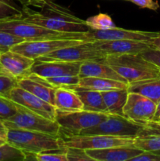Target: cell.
I'll return each mask as SVG.
<instances>
[{
	"label": "cell",
	"mask_w": 160,
	"mask_h": 161,
	"mask_svg": "<svg viewBox=\"0 0 160 161\" xmlns=\"http://www.w3.org/2000/svg\"><path fill=\"white\" fill-rule=\"evenodd\" d=\"M8 130H9V128L6 127L3 119H0V138H3L6 140V138H7Z\"/></svg>",
	"instance_id": "f35d334b"
},
{
	"label": "cell",
	"mask_w": 160,
	"mask_h": 161,
	"mask_svg": "<svg viewBox=\"0 0 160 161\" xmlns=\"http://www.w3.org/2000/svg\"><path fill=\"white\" fill-rule=\"evenodd\" d=\"M64 148L101 149L120 146H132L134 139L104 135H74L61 130L59 135Z\"/></svg>",
	"instance_id": "52a82bcc"
},
{
	"label": "cell",
	"mask_w": 160,
	"mask_h": 161,
	"mask_svg": "<svg viewBox=\"0 0 160 161\" xmlns=\"http://www.w3.org/2000/svg\"><path fill=\"white\" fill-rule=\"evenodd\" d=\"M86 152L93 161H127L131 160L143 151L132 145L101 149H87Z\"/></svg>",
	"instance_id": "e0dca14e"
},
{
	"label": "cell",
	"mask_w": 160,
	"mask_h": 161,
	"mask_svg": "<svg viewBox=\"0 0 160 161\" xmlns=\"http://www.w3.org/2000/svg\"><path fill=\"white\" fill-rule=\"evenodd\" d=\"M160 36V31H146L115 28L106 30H93L89 28L84 33L85 41L104 40H136L150 42L152 39Z\"/></svg>",
	"instance_id": "30bf717a"
},
{
	"label": "cell",
	"mask_w": 160,
	"mask_h": 161,
	"mask_svg": "<svg viewBox=\"0 0 160 161\" xmlns=\"http://www.w3.org/2000/svg\"><path fill=\"white\" fill-rule=\"evenodd\" d=\"M14 1L19 2L22 6H33V7L39 8L45 3V0H14Z\"/></svg>",
	"instance_id": "74e56055"
},
{
	"label": "cell",
	"mask_w": 160,
	"mask_h": 161,
	"mask_svg": "<svg viewBox=\"0 0 160 161\" xmlns=\"http://www.w3.org/2000/svg\"><path fill=\"white\" fill-rule=\"evenodd\" d=\"M86 41L77 39H45L39 41H24L11 48V50L35 60L59 49L76 45Z\"/></svg>",
	"instance_id": "7c38bea8"
},
{
	"label": "cell",
	"mask_w": 160,
	"mask_h": 161,
	"mask_svg": "<svg viewBox=\"0 0 160 161\" xmlns=\"http://www.w3.org/2000/svg\"><path fill=\"white\" fill-rule=\"evenodd\" d=\"M94 46L106 56L108 55L141 54L151 48L150 42L136 40L94 41Z\"/></svg>",
	"instance_id": "9a60e30c"
},
{
	"label": "cell",
	"mask_w": 160,
	"mask_h": 161,
	"mask_svg": "<svg viewBox=\"0 0 160 161\" xmlns=\"http://www.w3.org/2000/svg\"><path fill=\"white\" fill-rule=\"evenodd\" d=\"M109 116L106 113L80 111L61 112L56 110V121L61 127V130L69 134H78L83 130L100 124Z\"/></svg>",
	"instance_id": "ba28073f"
},
{
	"label": "cell",
	"mask_w": 160,
	"mask_h": 161,
	"mask_svg": "<svg viewBox=\"0 0 160 161\" xmlns=\"http://www.w3.org/2000/svg\"><path fill=\"white\" fill-rule=\"evenodd\" d=\"M3 122L9 129L31 130L57 136L61 131V127L56 120L43 117L20 105L17 113Z\"/></svg>",
	"instance_id": "8992f818"
},
{
	"label": "cell",
	"mask_w": 160,
	"mask_h": 161,
	"mask_svg": "<svg viewBox=\"0 0 160 161\" xmlns=\"http://www.w3.org/2000/svg\"><path fill=\"white\" fill-rule=\"evenodd\" d=\"M127 91L141 94L157 104L160 100V78L129 83Z\"/></svg>",
	"instance_id": "cb8c5ba5"
},
{
	"label": "cell",
	"mask_w": 160,
	"mask_h": 161,
	"mask_svg": "<svg viewBox=\"0 0 160 161\" xmlns=\"http://www.w3.org/2000/svg\"><path fill=\"white\" fill-rule=\"evenodd\" d=\"M106 55L94 46L93 42H83L76 45L59 49L45 56L36 58V61H60L67 62L103 61Z\"/></svg>",
	"instance_id": "9c48e42d"
},
{
	"label": "cell",
	"mask_w": 160,
	"mask_h": 161,
	"mask_svg": "<svg viewBox=\"0 0 160 161\" xmlns=\"http://www.w3.org/2000/svg\"><path fill=\"white\" fill-rule=\"evenodd\" d=\"M78 75L80 78L84 77H98L110 79L127 83L126 80L115 72L104 61H85L81 64Z\"/></svg>",
	"instance_id": "d6986e66"
},
{
	"label": "cell",
	"mask_w": 160,
	"mask_h": 161,
	"mask_svg": "<svg viewBox=\"0 0 160 161\" xmlns=\"http://www.w3.org/2000/svg\"><path fill=\"white\" fill-rule=\"evenodd\" d=\"M65 149L67 161H93L84 149L72 147Z\"/></svg>",
	"instance_id": "836d02e7"
},
{
	"label": "cell",
	"mask_w": 160,
	"mask_h": 161,
	"mask_svg": "<svg viewBox=\"0 0 160 161\" xmlns=\"http://www.w3.org/2000/svg\"><path fill=\"white\" fill-rule=\"evenodd\" d=\"M7 142V141H6V139H4V138H0V146H3V145L6 144V143Z\"/></svg>",
	"instance_id": "b9f144b4"
},
{
	"label": "cell",
	"mask_w": 160,
	"mask_h": 161,
	"mask_svg": "<svg viewBox=\"0 0 160 161\" xmlns=\"http://www.w3.org/2000/svg\"><path fill=\"white\" fill-rule=\"evenodd\" d=\"M25 41L22 38L13 36L9 33L0 31V54L9 51L13 47Z\"/></svg>",
	"instance_id": "1f68e13d"
},
{
	"label": "cell",
	"mask_w": 160,
	"mask_h": 161,
	"mask_svg": "<svg viewBox=\"0 0 160 161\" xmlns=\"http://www.w3.org/2000/svg\"><path fill=\"white\" fill-rule=\"evenodd\" d=\"M156 104L147 97L134 92H129L124 105L123 116L137 121L147 123L154 121Z\"/></svg>",
	"instance_id": "4fadbf2b"
},
{
	"label": "cell",
	"mask_w": 160,
	"mask_h": 161,
	"mask_svg": "<svg viewBox=\"0 0 160 161\" xmlns=\"http://www.w3.org/2000/svg\"><path fill=\"white\" fill-rule=\"evenodd\" d=\"M17 86L29 91L31 94L51 105H53L54 104V94L56 89L46 84L38 75L30 74L28 76L20 79L17 80Z\"/></svg>",
	"instance_id": "ac0fdd59"
},
{
	"label": "cell",
	"mask_w": 160,
	"mask_h": 161,
	"mask_svg": "<svg viewBox=\"0 0 160 161\" xmlns=\"http://www.w3.org/2000/svg\"><path fill=\"white\" fill-rule=\"evenodd\" d=\"M124 1L130 2L142 9H149L155 11L159 8V4L158 2L154 0H124Z\"/></svg>",
	"instance_id": "8d00e7d4"
},
{
	"label": "cell",
	"mask_w": 160,
	"mask_h": 161,
	"mask_svg": "<svg viewBox=\"0 0 160 161\" xmlns=\"http://www.w3.org/2000/svg\"><path fill=\"white\" fill-rule=\"evenodd\" d=\"M150 44L152 48L160 50V36H158V37H155L154 39H152L150 41Z\"/></svg>",
	"instance_id": "ab89813d"
},
{
	"label": "cell",
	"mask_w": 160,
	"mask_h": 161,
	"mask_svg": "<svg viewBox=\"0 0 160 161\" xmlns=\"http://www.w3.org/2000/svg\"><path fill=\"white\" fill-rule=\"evenodd\" d=\"M53 106L61 112H74L83 110V104L76 93L69 88H57L54 94Z\"/></svg>",
	"instance_id": "ffe728a7"
},
{
	"label": "cell",
	"mask_w": 160,
	"mask_h": 161,
	"mask_svg": "<svg viewBox=\"0 0 160 161\" xmlns=\"http://www.w3.org/2000/svg\"><path fill=\"white\" fill-rule=\"evenodd\" d=\"M156 153H160V152H156Z\"/></svg>",
	"instance_id": "f6af8a7d"
},
{
	"label": "cell",
	"mask_w": 160,
	"mask_h": 161,
	"mask_svg": "<svg viewBox=\"0 0 160 161\" xmlns=\"http://www.w3.org/2000/svg\"><path fill=\"white\" fill-rule=\"evenodd\" d=\"M28 160V155L15 146L6 142L0 146V161Z\"/></svg>",
	"instance_id": "4316f807"
},
{
	"label": "cell",
	"mask_w": 160,
	"mask_h": 161,
	"mask_svg": "<svg viewBox=\"0 0 160 161\" xmlns=\"http://www.w3.org/2000/svg\"><path fill=\"white\" fill-rule=\"evenodd\" d=\"M3 96L33 113L47 119L56 120V110L53 105L20 86H14L10 91L3 94Z\"/></svg>",
	"instance_id": "8fae6325"
},
{
	"label": "cell",
	"mask_w": 160,
	"mask_h": 161,
	"mask_svg": "<svg viewBox=\"0 0 160 161\" xmlns=\"http://www.w3.org/2000/svg\"><path fill=\"white\" fill-rule=\"evenodd\" d=\"M40 10H35L31 6H22L19 18L61 32L84 33L89 29L86 20L75 16L67 8L56 4L53 0H45Z\"/></svg>",
	"instance_id": "6da1fadb"
},
{
	"label": "cell",
	"mask_w": 160,
	"mask_h": 161,
	"mask_svg": "<svg viewBox=\"0 0 160 161\" xmlns=\"http://www.w3.org/2000/svg\"><path fill=\"white\" fill-rule=\"evenodd\" d=\"M81 64L82 62L35 60L31 69V74L42 78L78 75Z\"/></svg>",
	"instance_id": "5bb4252c"
},
{
	"label": "cell",
	"mask_w": 160,
	"mask_h": 161,
	"mask_svg": "<svg viewBox=\"0 0 160 161\" xmlns=\"http://www.w3.org/2000/svg\"><path fill=\"white\" fill-rule=\"evenodd\" d=\"M130 161H160V153L151 151H143Z\"/></svg>",
	"instance_id": "d590c367"
},
{
	"label": "cell",
	"mask_w": 160,
	"mask_h": 161,
	"mask_svg": "<svg viewBox=\"0 0 160 161\" xmlns=\"http://www.w3.org/2000/svg\"><path fill=\"white\" fill-rule=\"evenodd\" d=\"M157 122H158V124H160V116H159V117L158 118V119H157Z\"/></svg>",
	"instance_id": "ee69618b"
},
{
	"label": "cell",
	"mask_w": 160,
	"mask_h": 161,
	"mask_svg": "<svg viewBox=\"0 0 160 161\" xmlns=\"http://www.w3.org/2000/svg\"><path fill=\"white\" fill-rule=\"evenodd\" d=\"M133 146L142 151L160 152V135L135 138Z\"/></svg>",
	"instance_id": "83f0119b"
},
{
	"label": "cell",
	"mask_w": 160,
	"mask_h": 161,
	"mask_svg": "<svg viewBox=\"0 0 160 161\" xmlns=\"http://www.w3.org/2000/svg\"><path fill=\"white\" fill-rule=\"evenodd\" d=\"M35 60L9 50L0 54V64L5 71L17 80L31 74Z\"/></svg>",
	"instance_id": "2e32d148"
},
{
	"label": "cell",
	"mask_w": 160,
	"mask_h": 161,
	"mask_svg": "<svg viewBox=\"0 0 160 161\" xmlns=\"http://www.w3.org/2000/svg\"><path fill=\"white\" fill-rule=\"evenodd\" d=\"M0 31L22 38L25 41L45 39H77L85 41L84 33L61 32L26 21L19 17L0 20Z\"/></svg>",
	"instance_id": "277c9868"
},
{
	"label": "cell",
	"mask_w": 160,
	"mask_h": 161,
	"mask_svg": "<svg viewBox=\"0 0 160 161\" xmlns=\"http://www.w3.org/2000/svg\"><path fill=\"white\" fill-rule=\"evenodd\" d=\"M40 77V76H39ZM46 84L52 87L57 89V88H71L74 86H78L81 78L78 75H62V76H54L42 78L40 77Z\"/></svg>",
	"instance_id": "d4e9b609"
},
{
	"label": "cell",
	"mask_w": 160,
	"mask_h": 161,
	"mask_svg": "<svg viewBox=\"0 0 160 161\" xmlns=\"http://www.w3.org/2000/svg\"><path fill=\"white\" fill-rule=\"evenodd\" d=\"M101 94L108 114L123 116L122 110L128 95L127 89L103 91Z\"/></svg>",
	"instance_id": "7402d4cb"
},
{
	"label": "cell",
	"mask_w": 160,
	"mask_h": 161,
	"mask_svg": "<svg viewBox=\"0 0 160 161\" xmlns=\"http://www.w3.org/2000/svg\"><path fill=\"white\" fill-rule=\"evenodd\" d=\"M104 61L128 83L160 78V68L141 54L108 55Z\"/></svg>",
	"instance_id": "3957f363"
},
{
	"label": "cell",
	"mask_w": 160,
	"mask_h": 161,
	"mask_svg": "<svg viewBox=\"0 0 160 161\" xmlns=\"http://www.w3.org/2000/svg\"><path fill=\"white\" fill-rule=\"evenodd\" d=\"M18 111V105L8 97L0 94V119H9Z\"/></svg>",
	"instance_id": "f546056e"
},
{
	"label": "cell",
	"mask_w": 160,
	"mask_h": 161,
	"mask_svg": "<svg viewBox=\"0 0 160 161\" xmlns=\"http://www.w3.org/2000/svg\"><path fill=\"white\" fill-rule=\"evenodd\" d=\"M141 55L146 60L160 68V50L151 47L142 52Z\"/></svg>",
	"instance_id": "e575fe53"
},
{
	"label": "cell",
	"mask_w": 160,
	"mask_h": 161,
	"mask_svg": "<svg viewBox=\"0 0 160 161\" xmlns=\"http://www.w3.org/2000/svg\"><path fill=\"white\" fill-rule=\"evenodd\" d=\"M78 86L93 91H108L113 90L128 89L129 83L110 79L98 78V77H84L81 78Z\"/></svg>",
	"instance_id": "603a6c76"
},
{
	"label": "cell",
	"mask_w": 160,
	"mask_h": 161,
	"mask_svg": "<svg viewBox=\"0 0 160 161\" xmlns=\"http://www.w3.org/2000/svg\"><path fill=\"white\" fill-rule=\"evenodd\" d=\"M0 72H6V71H5L4 69H3V68L2 67L1 64H0Z\"/></svg>",
	"instance_id": "7bdbcfd3"
},
{
	"label": "cell",
	"mask_w": 160,
	"mask_h": 161,
	"mask_svg": "<svg viewBox=\"0 0 160 161\" xmlns=\"http://www.w3.org/2000/svg\"><path fill=\"white\" fill-rule=\"evenodd\" d=\"M17 86V80L6 72H0V94L3 95Z\"/></svg>",
	"instance_id": "d6a6232c"
},
{
	"label": "cell",
	"mask_w": 160,
	"mask_h": 161,
	"mask_svg": "<svg viewBox=\"0 0 160 161\" xmlns=\"http://www.w3.org/2000/svg\"><path fill=\"white\" fill-rule=\"evenodd\" d=\"M6 141L28 156L65 149L63 147L60 136L31 130L9 129Z\"/></svg>",
	"instance_id": "5b68a950"
},
{
	"label": "cell",
	"mask_w": 160,
	"mask_h": 161,
	"mask_svg": "<svg viewBox=\"0 0 160 161\" xmlns=\"http://www.w3.org/2000/svg\"><path fill=\"white\" fill-rule=\"evenodd\" d=\"M21 14V8L14 0H0V20L17 17Z\"/></svg>",
	"instance_id": "f1b7e54d"
},
{
	"label": "cell",
	"mask_w": 160,
	"mask_h": 161,
	"mask_svg": "<svg viewBox=\"0 0 160 161\" xmlns=\"http://www.w3.org/2000/svg\"><path fill=\"white\" fill-rule=\"evenodd\" d=\"M86 23L90 29L93 30H106L116 27L108 14L101 13L87 18Z\"/></svg>",
	"instance_id": "484cf974"
},
{
	"label": "cell",
	"mask_w": 160,
	"mask_h": 161,
	"mask_svg": "<svg viewBox=\"0 0 160 161\" xmlns=\"http://www.w3.org/2000/svg\"><path fill=\"white\" fill-rule=\"evenodd\" d=\"M33 160L37 161H67L66 149L39 153L33 156Z\"/></svg>",
	"instance_id": "4dcf8cb0"
},
{
	"label": "cell",
	"mask_w": 160,
	"mask_h": 161,
	"mask_svg": "<svg viewBox=\"0 0 160 161\" xmlns=\"http://www.w3.org/2000/svg\"><path fill=\"white\" fill-rule=\"evenodd\" d=\"M160 116V100L156 104V109H155V116H154V121L157 122V119Z\"/></svg>",
	"instance_id": "60d3db41"
},
{
	"label": "cell",
	"mask_w": 160,
	"mask_h": 161,
	"mask_svg": "<svg viewBox=\"0 0 160 161\" xmlns=\"http://www.w3.org/2000/svg\"><path fill=\"white\" fill-rule=\"evenodd\" d=\"M76 135H104L135 139L141 137L160 135V124L155 121L137 122L123 116L109 114L108 118L100 124Z\"/></svg>",
	"instance_id": "7a4b0ae2"
},
{
	"label": "cell",
	"mask_w": 160,
	"mask_h": 161,
	"mask_svg": "<svg viewBox=\"0 0 160 161\" xmlns=\"http://www.w3.org/2000/svg\"><path fill=\"white\" fill-rule=\"evenodd\" d=\"M73 90L83 104V110L97 113H107L101 92L76 86Z\"/></svg>",
	"instance_id": "44dd1931"
}]
</instances>
